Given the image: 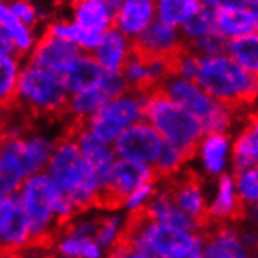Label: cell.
Segmentation results:
<instances>
[{
    "instance_id": "8992f818",
    "label": "cell",
    "mask_w": 258,
    "mask_h": 258,
    "mask_svg": "<svg viewBox=\"0 0 258 258\" xmlns=\"http://www.w3.org/2000/svg\"><path fill=\"white\" fill-rule=\"evenodd\" d=\"M158 88L172 100L183 105L186 110L199 117L202 120L205 135L224 133L230 128L235 113L213 96H210L196 82L183 77H168Z\"/></svg>"
},
{
    "instance_id": "83f0119b",
    "label": "cell",
    "mask_w": 258,
    "mask_h": 258,
    "mask_svg": "<svg viewBox=\"0 0 258 258\" xmlns=\"http://www.w3.org/2000/svg\"><path fill=\"white\" fill-rule=\"evenodd\" d=\"M199 7V0H157L158 21L171 27L183 25Z\"/></svg>"
},
{
    "instance_id": "277c9868",
    "label": "cell",
    "mask_w": 258,
    "mask_h": 258,
    "mask_svg": "<svg viewBox=\"0 0 258 258\" xmlns=\"http://www.w3.org/2000/svg\"><path fill=\"white\" fill-rule=\"evenodd\" d=\"M140 99L143 102V119H147L164 140L188 150H199L205 135L199 117L172 100L160 88Z\"/></svg>"
},
{
    "instance_id": "74e56055",
    "label": "cell",
    "mask_w": 258,
    "mask_h": 258,
    "mask_svg": "<svg viewBox=\"0 0 258 258\" xmlns=\"http://www.w3.org/2000/svg\"><path fill=\"white\" fill-rule=\"evenodd\" d=\"M249 8H252L253 11H256L258 13V0H246L244 2Z\"/></svg>"
},
{
    "instance_id": "836d02e7",
    "label": "cell",
    "mask_w": 258,
    "mask_h": 258,
    "mask_svg": "<svg viewBox=\"0 0 258 258\" xmlns=\"http://www.w3.org/2000/svg\"><path fill=\"white\" fill-rule=\"evenodd\" d=\"M194 49L201 55H222L229 49V41L227 36H224L219 30H213V32L205 33L199 38L189 39Z\"/></svg>"
},
{
    "instance_id": "cb8c5ba5",
    "label": "cell",
    "mask_w": 258,
    "mask_h": 258,
    "mask_svg": "<svg viewBox=\"0 0 258 258\" xmlns=\"http://www.w3.org/2000/svg\"><path fill=\"white\" fill-rule=\"evenodd\" d=\"M199 10L192 16L183 22V32L188 39L199 38L205 33L218 30L216 16L222 0H199Z\"/></svg>"
},
{
    "instance_id": "9a60e30c",
    "label": "cell",
    "mask_w": 258,
    "mask_h": 258,
    "mask_svg": "<svg viewBox=\"0 0 258 258\" xmlns=\"http://www.w3.org/2000/svg\"><path fill=\"white\" fill-rule=\"evenodd\" d=\"M82 53V45L66 41L63 38H58L45 28L42 38L36 42L32 56H30V64L39 66L42 69H47L56 74L64 66L66 61Z\"/></svg>"
},
{
    "instance_id": "4fadbf2b",
    "label": "cell",
    "mask_w": 258,
    "mask_h": 258,
    "mask_svg": "<svg viewBox=\"0 0 258 258\" xmlns=\"http://www.w3.org/2000/svg\"><path fill=\"white\" fill-rule=\"evenodd\" d=\"M230 222L213 218L201 232L205 239L204 256L239 258L250 255V250L241 238V229L232 225Z\"/></svg>"
},
{
    "instance_id": "44dd1931",
    "label": "cell",
    "mask_w": 258,
    "mask_h": 258,
    "mask_svg": "<svg viewBox=\"0 0 258 258\" xmlns=\"http://www.w3.org/2000/svg\"><path fill=\"white\" fill-rule=\"evenodd\" d=\"M210 216L224 221H242L247 216L246 202L239 192L235 191V183L230 175L222 174L219 178L218 196L213 205L208 207Z\"/></svg>"
},
{
    "instance_id": "ac0fdd59",
    "label": "cell",
    "mask_w": 258,
    "mask_h": 258,
    "mask_svg": "<svg viewBox=\"0 0 258 258\" xmlns=\"http://www.w3.org/2000/svg\"><path fill=\"white\" fill-rule=\"evenodd\" d=\"M132 52V41L116 27H110L102 35L99 45L94 49V58L105 71L122 72Z\"/></svg>"
},
{
    "instance_id": "30bf717a",
    "label": "cell",
    "mask_w": 258,
    "mask_h": 258,
    "mask_svg": "<svg viewBox=\"0 0 258 258\" xmlns=\"http://www.w3.org/2000/svg\"><path fill=\"white\" fill-rule=\"evenodd\" d=\"M0 238L2 255L11 256L27 250L32 238L30 221L22 202L21 191L2 196L0 202Z\"/></svg>"
},
{
    "instance_id": "f546056e",
    "label": "cell",
    "mask_w": 258,
    "mask_h": 258,
    "mask_svg": "<svg viewBox=\"0 0 258 258\" xmlns=\"http://www.w3.org/2000/svg\"><path fill=\"white\" fill-rule=\"evenodd\" d=\"M18 58L2 55L0 59V68H2V108L10 110L14 105V99H16V89H18V79H19V71H18Z\"/></svg>"
},
{
    "instance_id": "d6a6232c",
    "label": "cell",
    "mask_w": 258,
    "mask_h": 258,
    "mask_svg": "<svg viewBox=\"0 0 258 258\" xmlns=\"http://www.w3.org/2000/svg\"><path fill=\"white\" fill-rule=\"evenodd\" d=\"M235 181L242 201L250 205L258 202V164L235 172Z\"/></svg>"
},
{
    "instance_id": "d590c367",
    "label": "cell",
    "mask_w": 258,
    "mask_h": 258,
    "mask_svg": "<svg viewBox=\"0 0 258 258\" xmlns=\"http://www.w3.org/2000/svg\"><path fill=\"white\" fill-rule=\"evenodd\" d=\"M155 192H157V189L154 188V183L143 185V186H140L138 189H136V191L128 197L127 207H128L130 210H133V208H136V207H140V205L146 204Z\"/></svg>"
},
{
    "instance_id": "8d00e7d4",
    "label": "cell",
    "mask_w": 258,
    "mask_h": 258,
    "mask_svg": "<svg viewBox=\"0 0 258 258\" xmlns=\"http://www.w3.org/2000/svg\"><path fill=\"white\" fill-rule=\"evenodd\" d=\"M246 128L258 136V110L255 113L247 114V125H246Z\"/></svg>"
},
{
    "instance_id": "7a4b0ae2",
    "label": "cell",
    "mask_w": 258,
    "mask_h": 258,
    "mask_svg": "<svg viewBox=\"0 0 258 258\" xmlns=\"http://www.w3.org/2000/svg\"><path fill=\"white\" fill-rule=\"evenodd\" d=\"M11 108L24 111L35 120L45 119L50 122L64 124L74 116L69 93L58 75L30 63L19 72L16 99Z\"/></svg>"
},
{
    "instance_id": "6da1fadb",
    "label": "cell",
    "mask_w": 258,
    "mask_h": 258,
    "mask_svg": "<svg viewBox=\"0 0 258 258\" xmlns=\"http://www.w3.org/2000/svg\"><path fill=\"white\" fill-rule=\"evenodd\" d=\"M196 83L236 114L258 100V77L229 55H202Z\"/></svg>"
},
{
    "instance_id": "52a82bcc",
    "label": "cell",
    "mask_w": 258,
    "mask_h": 258,
    "mask_svg": "<svg viewBox=\"0 0 258 258\" xmlns=\"http://www.w3.org/2000/svg\"><path fill=\"white\" fill-rule=\"evenodd\" d=\"M158 181L155 171L147 163L120 160L114 163L108 181L99 191L94 208L113 211L127 205L128 197L143 185Z\"/></svg>"
},
{
    "instance_id": "603a6c76",
    "label": "cell",
    "mask_w": 258,
    "mask_h": 258,
    "mask_svg": "<svg viewBox=\"0 0 258 258\" xmlns=\"http://www.w3.org/2000/svg\"><path fill=\"white\" fill-rule=\"evenodd\" d=\"M196 154L197 152H194V150L183 149L168 140H164L160 155L157 157L154 164H152V168H154L158 180H164L169 175L178 172L181 164H185L186 161L192 160Z\"/></svg>"
},
{
    "instance_id": "3957f363",
    "label": "cell",
    "mask_w": 258,
    "mask_h": 258,
    "mask_svg": "<svg viewBox=\"0 0 258 258\" xmlns=\"http://www.w3.org/2000/svg\"><path fill=\"white\" fill-rule=\"evenodd\" d=\"M47 172L56 186L71 197L80 215L94 208L99 183L93 168L74 138L61 133L56 140Z\"/></svg>"
},
{
    "instance_id": "1f68e13d",
    "label": "cell",
    "mask_w": 258,
    "mask_h": 258,
    "mask_svg": "<svg viewBox=\"0 0 258 258\" xmlns=\"http://www.w3.org/2000/svg\"><path fill=\"white\" fill-rule=\"evenodd\" d=\"M59 253L69 256H100V246L93 238L64 235L63 239L56 242Z\"/></svg>"
},
{
    "instance_id": "8fae6325",
    "label": "cell",
    "mask_w": 258,
    "mask_h": 258,
    "mask_svg": "<svg viewBox=\"0 0 258 258\" xmlns=\"http://www.w3.org/2000/svg\"><path fill=\"white\" fill-rule=\"evenodd\" d=\"M164 138L150 122H135L114 141V152L120 160L154 163L160 155Z\"/></svg>"
},
{
    "instance_id": "ba28073f",
    "label": "cell",
    "mask_w": 258,
    "mask_h": 258,
    "mask_svg": "<svg viewBox=\"0 0 258 258\" xmlns=\"http://www.w3.org/2000/svg\"><path fill=\"white\" fill-rule=\"evenodd\" d=\"M143 117V102L135 94H124L103 103L88 116V127L97 138L113 143L127 127Z\"/></svg>"
},
{
    "instance_id": "d4e9b609",
    "label": "cell",
    "mask_w": 258,
    "mask_h": 258,
    "mask_svg": "<svg viewBox=\"0 0 258 258\" xmlns=\"http://www.w3.org/2000/svg\"><path fill=\"white\" fill-rule=\"evenodd\" d=\"M227 52L236 63L258 77V33L232 38Z\"/></svg>"
},
{
    "instance_id": "e575fe53",
    "label": "cell",
    "mask_w": 258,
    "mask_h": 258,
    "mask_svg": "<svg viewBox=\"0 0 258 258\" xmlns=\"http://www.w3.org/2000/svg\"><path fill=\"white\" fill-rule=\"evenodd\" d=\"M10 8L28 27H33L36 24V11L27 0H14V2H11Z\"/></svg>"
},
{
    "instance_id": "7402d4cb",
    "label": "cell",
    "mask_w": 258,
    "mask_h": 258,
    "mask_svg": "<svg viewBox=\"0 0 258 258\" xmlns=\"http://www.w3.org/2000/svg\"><path fill=\"white\" fill-rule=\"evenodd\" d=\"M72 8L75 22L88 30L105 33L113 25V13L107 0H74Z\"/></svg>"
},
{
    "instance_id": "f1b7e54d",
    "label": "cell",
    "mask_w": 258,
    "mask_h": 258,
    "mask_svg": "<svg viewBox=\"0 0 258 258\" xmlns=\"http://www.w3.org/2000/svg\"><path fill=\"white\" fill-rule=\"evenodd\" d=\"M233 171L239 172L242 169L252 168L258 164V136L250 130L244 128L233 144Z\"/></svg>"
},
{
    "instance_id": "4316f807",
    "label": "cell",
    "mask_w": 258,
    "mask_h": 258,
    "mask_svg": "<svg viewBox=\"0 0 258 258\" xmlns=\"http://www.w3.org/2000/svg\"><path fill=\"white\" fill-rule=\"evenodd\" d=\"M47 30L55 36L79 44L83 49H88V50H94L99 45L102 35H103V33L93 32V30H88L79 25L77 22L71 24V22H61V21L47 25Z\"/></svg>"
},
{
    "instance_id": "9c48e42d",
    "label": "cell",
    "mask_w": 258,
    "mask_h": 258,
    "mask_svg": "<svg viewBox=\"0 0 258 258\" xmlns=\"http://www.w3.org/2000/svg\"><path fill=\"white\" fill-rule=\"evenodd\" d=\"M160 189L168 194L178 208L199 222V233L213 219L210 216L204 199V180L194 169H180L178 172L169 175L168 178H164V183Z\"/></svg>"
},
{
    "instance_id": "484cf974",
    "label": "cell",
    "mask_w": 258,
    "mask_h": 258,
    "mask_svg": "<svg viewBox=\"0 0 258 258\" xmlns=\"http://www.w3.org/2000/svg\"><path fill=\"white\" fill-rule=\"evenodd\" d=\"M229 149V136L224 133H210L205 135V140L202 143V158L205 169L218 175L224 169L225 155Z\"/></svg>"
},
{
    "instance_id": "d6986e66",
    "label": "cell",
    "mask_w": 258,
    "mask_h": 258,
    "mask_svg": "<svg viewBox=\"0 0 258 258\" xmlns=\"http://www.w3.org/2000/svg\"><path fill=\"white\" fill-rule=\"evenodd\" d=\"M0 164H2L0 166L2 196L19 191L30 175L21 157L18 140L14 136H2V160H0Z\"/></svg>"
},
{
    "instance_id": "4dcf8cb0",
    "label": "cell",
    "mask_w": 258,
    "mask_h": 258,
    "mask_svg": "<svg viewBox=\"0 0 258 258\" xmlns=\"http://www.w3.org/2000/svg\"><path fill=\"white\" fill-rule=\"evenodd\" d=\"M0 22H2V27L13 36V39L16 41L19 50L22 53L27 52L30 45H32V35L28 32V25L24 24L5 4H2V7H0Z\"/></svg>"
},
{
    "instance_id": "e0dca14e",
    "label": "cell",
    "mask_w": 258,
    "mask_h": 258,
    "mask_svg": "<svg viewBox=\"0 0 258 258\" xmlns=\"http://www.w3.org/2000/svg\"><path fill=\"white\" fill-rule=\"evenodd\" d=\"M216 27L227 38L250 35L258 30V14L247 5L222 2L218 10Z\"/></svg>"
},
{
    "instance_id": "5b68a950",
    "label": "cell",
    "mask_w": 258,
    "mask_h": 258,
    "mask_svg": "<svg viewBox=\"0 0 258 258\" xmlns=\"http://www.w3.org/2000/svg\"><path fill=\"white\" fill-rule=\"evenodd\" d=\"M19 191L32 229V238L27 250L52 249L59 238L56 232L55 202L61 189L56 186L49 174H33L24 181Z\"/></svg>"
},
{
    "instance_id": "2e32d148",
    "label": "cell",
    "mask_w": 258,
    "mask_h": 258,
    "mask_svg": "<svg viewBox=\"0 0 258 258\" xmlns=\"http://www.w3.org/2000/svg\"><path fill=\"white\" fill-rule=\"evenodd\" d=\"M103 74L105 69L99 64L94 55L88 53H82L71 58L56 72L69 94H77L96 86L102 80Z\"/></svg>"
},
{
    "instance_id": "5bb4252c",
    "label": "cell",
    "mask_w": 258,
    "mask_h": 258,
    "mask_svg": "<svg viewBox=\"0 0 258 258\" xmlns=\"http://www.w3.org/2000/svg\"><path fill=\"white\" fill-rule=\"evenodd\" d=\"M181 41L175 27L157 21L132 39V53L141 59H166Z\"/></svg>"
},
{
    "instance_id": "ab89813d",
    "label": "cell",
    "mask_w": 258,
    "mask_h": 258,
    "mask_svg": "<svg viewBox=\"0 0 258 258\" xmlns=\"http://www.w3.org/2000/svg\"><path fill=\"white\" fill-rule=\"evenodd\" d=\"M256 14H258V13H256Z\"/></svg>"
},
{
    "instance_id": "f35d334b",
    "label": "cell",
    "mask_w": 258,
    "mask_h": 258,
    "mask_svg": "<svg viewBox=\"0 0 258 258\" xmlns=\"http://www.w3.org/2000/svg\"><path fill=\"white\" fill-rule=\"evenodd\" d=\"M222 2H232V4H241V5H246V4H244L246 0H222Z\"/></svg>"
},
{
    "instance_id": "ffe728a7",
    "label": "cell",
    "mask_w": 258,
    "mask_h": 258,
    "mask_svg": "<svg viewBox=\"0 0 258 258\" xmlns=\"http://www.w3.org/2000/svg\"><path fill=\"white\" fill-rule=\"evenodd\" d=\"M155 7L157 0H124L111 27H116L128 38L138 36L152 24Z\"/></svg>"
},
{
    "instance_id": "7c38bea8",
    "label": "cell",
    "mask_w": 258,
    "mask_h": 258,
    "mask_svg": "<svg viewBox=\"0 0 258 258\" xmlns=\"http://www.w3.org/2000/svg\"><path fill=\"white\" fill-rule=\"evenodd\" d=\"M130 91L128 83L122 72L105 71L102 80L86 91L72 94L71 110L77 116H91L103 103L113 100L119 96H124Z\"/></svg>"
}]
</instances>
